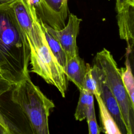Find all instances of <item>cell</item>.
<instances>
[{
    "instance_id": "16",
    "label": "cell",
    "mask_w": 134,
    "mask_h": 134,
    "mask_svg": "<svg viewBox=\"0 0 134 134\" xmlns=\"http://www.w3.org/2000/svg\"><path fill=\"white\" fill-rule=\"evenodd\" d=\"M14 85L6 80L0 71V96L5 93L11 90Z\"/></svg>"
},
{
    "instance_id": "3",
    "label": "cell",
    "mask_w": 134,
    "mask_h": 134,
    "mask_svg": "<svg viewBox=\"0 0 134 134\" xmlns=\"http://www.w3.org/2000/svg\"><path fill=\"white\" fill-rule=\"evenodd\" d=\"M43 24L28 42L31 72L55 86L64 97L68 88V80L63 68L48 46Z\"/></svg>"
},
{
    "instance_id": "6",
    "label": "cell",
    "mask_w": 134,
    "mask_h": 134,
    "mask_svg": "<svg viewBox=\"0 0 134 134\" xmlns=\"http://www.w3.org/2000/svg\"><path fill=\"white\" fill-rule=\"evenodd\" d=\"M82 19L73 14L68 15L67 24L62 29H54L46 24L48 32L60 43L67 55V58L78 54L76 38L80 31Z\"/></svg>"
},
{
    "instance_id": "4",
    "label": "cell",
    "mask_w": 134,
    "mask_h": 134,
    "mask_svg": "<svg viewBox=\"0 0 134 134\" xmlns=\"http://www.w3.org/2000/svg\"><path fill=\"white\" fill-rule=\"evenodd\" d=\"M102 73L103 80L119 105L127 134H132L134 129V104L123 85L120 69L110 52L105 48L96 53L95 63Z\"/></svg>"
},
{
    "instance_id": "15",
    "label": "cell",
    "mask_w": 134,
    "mask_h": 134,
    "mask_svg": "<svg viewBox=\"0 0 134 134\" xmlns=\"http://www.w3.org/2000/svg\"><path fill=\"white\" fill-rule=\"evenodd\" d=\"M86 120L88 124V133L90 134H99L100 132V128L97 122L95 113L93 114Z\"/></svg>"
},
{
    "instance_id": "9",
    "label": "cell",
    "mask_w": 134,
    "mask_h": 134,
    "mask_svg": "<svg viewBox=\"0 0 134 134\" xmlns=\"http://www.w3.org/2000/svg\"><path fill=\"white\" fill-rule=\"evenodd\" d=\"M64 73L68 80L72 81L79 88L83 89L86 71V64L79 54L67 58Z\"/></svg>"
},
{
    "instance_id": "2",
    "label": "cell",
    "mask_w": 134,
    "mask_h": 134,
    "mask_svg": "<svg viewBox=\"0 0 134 134\" xmlns=\"http://www.w3.org/2000/svg\"><path fill=\"white\" fill-rule=\"evenodd\" d=\"M11 99L27 119L34 134H49L50 111L55 107L34 84L30 76L20 81L13 87Z\"/></svg>"
},
{
    "instance_id": "19",
    "label": "cell",
    "mask_w": 134,
    "mask_h": 134,
    "mask_svg": "<svg viewBox=\"0 0 134 134\" xmlns=\"http://www.w3.org/2000/svg\"><path fill=\"white\" fill-rule=\"evenodd\" d=\"M0 134H9L8 132L0 124Z\"/></svg>"
},
{
    "instance_id": "10",
    "label": "cell",
    "mask_w": 134,
    "mask_h": 134,
    "mask_svg": "<svg viewBox=\"0 0 134 134\" xmlns=\"http://www.w3.org/2000/svg\"><path fill=\"white\" fill-rule=\"evenodd\" d=\"M98 103L103 131L106 134H121L114 119L107 109L99 95H94Z\"/></svg>"
},
{
    "instance_id": "18",
    "label": "cell",
    "mask_w": 134,
    "mask_h": 134,
    "mask_svg": "<svg viewBox=\"0 0 134 134\" xmlns=\"http://www.w3.org/2000/svg\"><path fill=\"white\" fill-rule=\"evenodd\" d=\"M0 124L8 132L9 134L13 133V132L11 131V129L9 127L8 123L7 122V121H6L5 118H4L3 115L1 113V112H0Z\"/></svg>"
},
{
    "instance_id": "11",
    "label": "cell",
    "mask_w": 134,
    "mask_h": 134,
    "mask_svg": "<svg viewBox=\"0 0 134 134\" xmlns=\"http://www.w3.org/2000/svg\"><path fill=\"white\" fill-rule=\"evenodd\" d=\"M43 27L48 46L58 63L63 68L64 71L68 59L66 53L58 40L48 32L44 26V23L43 24Z\"/></svg>"
},
{
    "instance_id": "20",
    "label": "cell",
    "mask_w": 134,
    "mask_h": 134,
    "mask_svg": "<svg viewBox=\"0 0 134 134\" xmlns=\"http://www.w3.org/2000/svg\"><path fill=\"white\" fill-rule=\"evenodd\" d=\"M13 0H0V4H4V3H7L13 1Z\"/></svg>"
},
{
    "instance_id": "14",
    "label": "cell",
    "mask_w": 134,
    "mask_h": 134,
    "mask_svg": "<svg viewBox=\"0 0 134 134\" xmlns=\"http://www.w3.org/2000/svg\"><path fill=\"white\" fill-rule=\"evenodd\" d=\"M79 91L80 96L74 114V117L76 120L81 121L86 119L89 93L84 89H80Z\"/></svg>"
},
{
    "instance_id": "12",
    "label": "cell",
    "mask_w": 134,
    "mask_h": 134,
    "mask_svg": "<svg viewBox=\"0 0 134 134\" xmlns=\"http://www.w3.org/2000/svg\"><path fill=\"white\" fill-rule=\"evenodd\" d=\"M120 71L123 85L132 103L134 104V78L128 56L125 61V67L120 69Z\"/></svg>"
},
{
    "instance_id": "17",
    "label": "cell",
    "mask_w": 134,
    "mask_h": 134,
    "mask_svg": "<svg viewBox=\"0 0 134 134\" xmlns=\"http://www.w3.org/2000/svg\"><path fill=\"white\" fill-rule=\"evenodd\" d=\"M127 5L134 6V0H116V8L117 12L120 10Z\"/></svg>"
},
{
    "instance_id": "1",
    "label": "cell",
    "mask_w": 134,
    "mask_h": 134,
    "mask_svg": "<svg viewBox=\"0 0 134 134\" xmlns=\"http://www.w3.org/2000/svg\"><path fill=\"white\" fill-rule=\"evenodd\" d=\"M30 49L8 5L0 4V71L15 85L29 76Z\"/></svg>"
},
{
    "instance_id": "5",
    "label": "cell",
    "mask_w": 134,
    "mask_h": 134,
    "mask_svg": "<svg viewBox=\"0 0 134 134\" xmlns=\"http://www.w3.org/2000/svg\"><path fill=\"white\" fill-rule=\"evenodd\" d=\"M44 24L59 30L65 26L69 14L68 0H29Z\"/></svg>"
},
{
    "instance_id": "7",
    "label": "cell",
    "mask_w": 134,
    "mask_h": 134,
    "mask_svg": "<svg viewBox=\"0 0 134 134\" xmlns=\"http://www.w3.org/2000/svg\"><path fill=\"white\" fill-rule=\"evenodd\" d=\"M98 86L99 95L103 101L107 109L114 119L121 134H127L126 126L125 125L120 108L116 98L114 97L108 86L105 83L101 72L97 66L94 64L92 66Z\"/></svg>"
},
{
    "instance_id": "13",
    "label": "cell",
    "mask_w": 134,
    "mask_h": 134,
    "mask_svg": "<svg viewBox=\"0 0 134 134\" xmlns=\"http://www.w3.org/2000/svg\"><path fill=\"white\" fill-rule=\"evenodd\" d=\"M83 89L94 95L95 94L99 95L96 77L92 69V66L88 63H86V71L84 79Z\"/></svg>"
},
{
    "instance_id": "8",
    "label": "cell",
    "mask_w": 134,
    "mask_h": 134,
    "mask_svg": "<svg viewBox=\"0 0 134 134\" xmlns=\"http://www.w3.org/2000/svg\"><path fill=\"white\" fill-rule=\"evenodd\" d=\"M117 12L119 34L127 42V53L130 54L134 41V6L127 5Z\"/></svg>"
}]
</instances>
